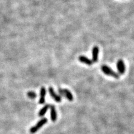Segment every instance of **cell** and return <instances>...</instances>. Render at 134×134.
<instances>
[{"mask_svg":"<svg viewBox=\"0 0 134 134\" xmlns=\"http://www.w3.org/2000/svg\"><path fill=\"white\" fill-rule=\"evenodd\" d=\"M49 92L50 96H51V97H52V98L54 100H55V101L57 102H61V100H62L61 96L57 94L52 87H50L49 88Z\"/></svg>","mask_w":134,"mask_h":134,"instance_id":"obj_5","label":"cell"},{"mask_svg":"<svg viewBox=\"0 0 134 134\" xmlns=\"http://www.w3.org/2000/svg\"><path fill=\"white\" fill-rule=\"evenodd\" d=\"M58 92L59 94L63 96L67 99L69 100V101H72L73 100V96L72 93L67 89H62L59 88L58 90Z\"/></svg>","mask_w":134,"mask_h":134,"instance_id":"obj_3","label":"cell"},{"mask_svg":"<svg viewBox=\"0 0 134 134\" xmlns=\"http://www.w3.org/2000/svg\"><path fill=\"white\" fill-rule=\"evenodd\" d=\"M50 107V104H46L43 108H42L40 111L39 112V117H43L46 113H47L48 109Z\"/></svg>","mask_w":134,"mask_h":134,"instance_id":"obj_10","label":"cell"},{"mask_svg":"<svg viewBox=\"0 0 134 134\" xmlns=\"http://www.w3.org/2000/svg\"><path fill=\"white\" fill-rule=\"evenodd\" d=\"M46 93H47V91H46V89L45 87H41L40 89V99L39 103L40 104H43L45 103V96Z\"/></svg>","mask_w":134,"mask_h":134,"instance_id":"obj_7","label":"cell"},{"mask_svg":"<svg viewBox=\"0 0 134 134\" xmlns=\"http://www.w3.org/2000/svg\"><path fill=\"white\" fill-rule=\"evenodd\" d=\"M117 68L120 74H124L125 72V65L122 60H119L117 63Z\"/></svg>","mask_w":134,"mask_h":134,"instance_id":"obj_4","label":"cell"},{"mask_svg":"<svg viewBox=\"0 0 134 134\" xmlns=\"http://www.w3.org/2000/svg\"><path fill=\"white\" fill-rule=\"evenodd\" d=\"M27 95L28 97L31 99H34L37 97L36 93H35L34 92H32V91L29 92L28 93H27Z\"/></svg>","mask_w":134,"mask_h":134,"instance_id":"obj_11","label":"cell"},{"mask_svg":"<svg viewBox=\"0 0 134 134\" xmlns=\"http://www.w3.org/2000/svg\"><path fill=\"white\" fill-rule=\"evenodd\" d=\"M78 59L81 62L83 63H84V64H86L88 65H91L93 63L92 60L88 58H87V57L83 56V55H81L80 57H79Z\"/></svg>","mask_w":134,"mask_h":134,"instance_id":"obj_8","label":"cell"},{"mask_svg":"<svg viewBox=\"0 0 134 134\" xmlns=\"http://www.w3.org/2000/svg\"><path fill=\"white\" fill-rule=\"evenodd\" d=\"M48 122V119L47 118H43L41 119L38 122H37L35 126H34L30 129V132L31 133H34L36 132L39 130L43 126L47 124Z\"/></svg>","mask_w":134,"mask_h":134,"instance_id":"obj_2","label":"cell"},{"mask_svg":"<svg viewBox=\"0 0 134 134\" xmlns=\"http://www.w3.org/2000/svg\"><path fill=\"white\" fill-rule=\"evenodd\" d=\"M50 116H51V120L53 122H55L57 119V114L55 110V107L54 105L50 106Z\"/></svg>","mask_w":134,"mask_h":134,"instance_id":"obj_9","label":"cell"},{"mask_svg":"<svg viewBox=\"0 0 134 134\" xmlns=\"http://www.w3.org/2000/svg\"><path fill=\"white\" fill-rule=\"evenodd\" d=\"M99 55V48L97 46H95L92 49V62L96 63L98 60Z\"/></svg>","mask_w":134,"mask_h":134,"instance_id":"obj_6","label":"cell"},{"mask_svg":"<svg viewBox=\"0 0 134 134\" xmlns=\"http://www.w3.org/2000/svg\"><path fill=\"white\" fill-rule=\"evenodd\" d=\"M101 70L103 73L107 75H109V76L115 78H119L120 77V75L118 73L115 72L114 70H113L110 67L106 65H103L101 66Z\"/></svg>","mask_w":134,"mask_h":134,"instance_id":"obj_1","label":"cell"}]
</instances>
